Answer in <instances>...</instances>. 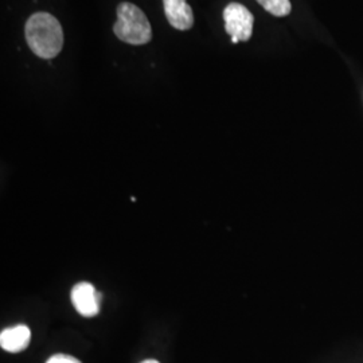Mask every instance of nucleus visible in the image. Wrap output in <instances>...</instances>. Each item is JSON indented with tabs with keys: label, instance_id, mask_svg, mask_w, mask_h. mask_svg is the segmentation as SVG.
<instances>
[{
	"label": "nucleus",
	"instance_id": "0eeeda50",
	"mask_svg": "<svg viewBox=\"0 0 363 363\" xmlns=\"http://www.w3.org/2000/svg\"><path fill=\"white\" fill-rule=\"evenodd\" d=\"M257 1L264 7V10L279 18L289 15L292 10L289 0H257Z\"/></svg>",
	"mask_w": 363,
	"mask_h": 363
},
{
	"label": "nucleus",
	"instance_id": "1a4fd4ad",
	"mask_svg": "<svg viewBox=\"0 0 363 363\" xmlns=\"http://www.w3.org/2000/svg\"><path fill=\"white\" fill-rule=\"evenodd\" d=\"M142 363H160L159 361H156V359H147V361H143Z\"/></svg>",
	"mask_w": 363,
	"mask_h": 363
},
{
	"label": "nucleus",
	"instance_id": "20e7f679",
	"mask_svg": "<svg viewBox=\"0 0 363 363\" xmlns=\"http://www.w3.org/2000/svg\"><path fill=\"white\" fill-rule=\"evenodd\" d=\"M101 294L91 283L81 281L72 289V303L81 316L93 318L101 308Z\"/></svg>",
	"mask_w": 363,
	"mask_h": 363
},
{
	"label": "nucleus",
	"instance_id": "423d86ee",
	"mask_svg": "<svg viewBox=\"0 0 363 363\" xmlns=\"http://www.w3.org/2000/svg\"><path fill=\"white\" fill-rule=\"evenodd\" d=\"M31 340V331L25 325H13L6 328L0 334V346L9 352H21L26 350Z\"/></svg>",
	"mask_w": 363,
	"mask_h": 363
},
{
	"label": "nucleus",
	"instance_id": "6e6552de",
	"mask_svg": "<svg viewBox=\"0 0 363 363\" xmlns=\"http://www.w3.org/2000/svg\"><path fill=\"white\" fill-rule=\"evenodd\" d=\"M46 363H81L77 358L72 355H65V354H55L48 359Z\"/></svg>",
	"mask_w": 363,
	"mask_h": 363
},
{
	"label": "nucleus",
	"instance_id": "f03ea898",
	"mask_svg": "<svg viewBox=\"0 0 363 363\" xmlns=\"http://www.w3.org/2000/svg\"><path fill=\"white\" fill-rule=\"evenodd\" d=\"M117 22L113 33L125 43L142 46L152 39V28L145 13L135 4L123 1L117 6Z\"/></svg>",
	"mask_w": 363,
	"mask_h": 363
},
{
	"label": "nucleus",
	"instance_id": "f257e3e1",
	"mask_svg": "<svg viewBox=\"0 0 363 363\" xmlns=\"http://www.w3.org/2000/svg\"><path fill=\"white\" fill-rule=\"evenodd\" d=\"M25 35L28 48L39 58L52 60L62 50L64 31L52 13H33L27 19Z\"/></svg>",
	"mask_w": 363,
	"mask_h": 363
},
{
	"label": "nucleus",
	"instance_id": "39448f33",
	"mask_svg": "<svg viewBox=\"0 0 363 363\" xmlns=\"http://www.w3.org/2000/svg\"><path fill=\"white\" fill-rule=\"evenodd\" d=\"M163 6L166 18L174 28L187 31L194 26V13L187 0H163Z\"/></svg>",
	"mask_w": 363,
	"mask_h": 363
},
{
	"label": "nucleus",
	"instance_id": "7ed1b4c3",
	"mask_svg": "<svg viewBox=\"0 0 363 363\" xmlns=\"http://www.w3.org/2000/svg\"><path fill=\"white\" fill-rule=\"evenodd\" d=\"M225 30L232 38L247 42L252 37L255 18L245 6L240 3H230L223 10Z\"/></svg>",
	"mask_w": 363,
	"mask_h": 363
},
{
	"label": "nucleus",
	"instance_id": "9d476101",
	"mask_svg": "<svg viewBox=\"0 0 363 363\" xmlns=\"http://www.w3.org/2000/svg\"><path fill=\"white\" fill-rule=\"evenodd\" d=\"M232 42H233V43H238V42H240V39L238 38H232Z\"/></svg>",
	"mask_w": 363,
	"mask_h": 363
}]
</instances>
